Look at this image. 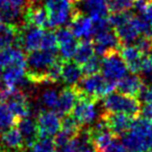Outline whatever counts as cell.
<instances>
[{
  "mask_svg": "<svg viewBox=\"0 0 152 152\" xmlns=\"http://www.w3.org/2000/svg\"><path fill=\"white\" fill-rule=\"evenodd\" d=\"M39 139L53 137L61 130V119L55 112L42 110L36 118Z\"/></svg>",
  "mask_w": 152,
  "mask_h": 152,
  "instance_id": "30bf717a",
  "label": "cell"
},
{
  "mask_svg": "<svg viewBox=\"0 0 152 152\" xmlns=\"http://www.w3.org/2000/svg\"><path fill=\"white\" fill-rule=\"evenodd\" d=\"M59 92L54 89H47L40 95L38 100L39 112L45 108L49 110H54L56 106L57 100H58Z\"/></svg>",
  "mask_w": 152,
  "mask_h": 152,
  "instance_id": "4316f807",
  "label": "cell"
},
{
  "mask_svg": "<svg viewBox=\"0 0 152 152\" xmlns=\"http://www.w3.org/2000/svg\"><path fill=\"white\" fill-rule=\"evenodd\" d=\"M16 126L19 128L22 137L25 142L27 149H30L34 143L39 140L38 128H37V122L31 117H26L18 121Z\"/></svg>",
  "mask_w": 152,
  "mask_h": 152,
  "instance_id": "7402d4cb",
  "label": "cell"
},
{
  "mask_svg": "<svg viewBox=\"0 0 152 152\" xmlns=\"http://www.w3.org/2000/svg\"><path fill=\"white\" fill-rule=\"evenodd\" d=\"M9 25H10V23H7V22L4 20V18L0 15V32L3 31V30H4Z\"/></svg>",
  "mask_w": 152,
  "mask_h": 152,
  "instance_id": "8d00e7d4",
  "label": "cell"
},
{
  "mask_svg": "<svg viewBox=\"0 0 152 152\" xmlns=\"http://www.w3.org/2000/svg\"><path fill=\"white\" fill-rule=\"evenodd\" d=\"M20 26L10 24L3 31L0 32V51L11 47H17V39Z\"/></svg>",
  "mask_w": 152,
  "mask_h": 152,
  "instance_id": "484cf974",
  "label": "cell"
},
{
  "mask_svg": "<svg viewBox=\"0 0 152 152\" xmlns=\"http://www.w3.org/2000/svg\"><path fill=\"white\" fill-rule=\"evenodd\" d=\"M97 102L98 101L96 100L80 94L78 101L74 106L71 115L83 127L91 126L97 119Z\"/></svg>",
  "mask_w": 152,
  "mask_h": 152,
  "instance_id": "ba28073f",
  "label": "cell"
},
{
  "mask_svg": "<svg viewBox=\"0 0 152 152\" xmlns=\"http://www.w3.org/2000/svg\"><path fill=\"white\" fill-rule=\"evenodd\" d=\"M127 152H152V121L139 117L121 137Z\"/></svg>",
  "mask_w": 152,
  "mask_h": 152,
  "instance_id": "7a4b0ae2",
  "label": "cell"
},
{
  "mask_svg": "<svg viewBox=\"0 0 152 152\" xmlns=\"http://www.w3.org/2000/svg\"><path fill=\"white\" fill-rule=\"evenodd\" d=\"M61 56L47 50H36L26 56L25 76L31 85L48 83V73L50 68L58 61Z\"/></svg>",
  "mask_w": 152,
  "mask_h": 152,
  "instance_id": "6da1fadb",
  "label": "cell"
},
{
  "mask_svg": "<svg viewBox=\"0 0 152 152\" xmlns=\"http://www.w3.org/2000/svg\"><path fill=\"white\" fill-rule=\"evenodd\" d=\"M99 118L103 121L110 131L120 139L124 133L130 129L134 119L125 114H115L102 110Z\"/></svg>",
  "mask_w": 152,
  "mask_h": 152,
  "instance_id": "4fadbf2b",
  "label": "cell"
},
{
  "mask_svg": "<svg viewBox=\"0 0 152 152\" xmlns=\"http://www.w3.org/2000/svg\"><path fill=\"white\" fill-rule=\"evenodd\" d=\"M102 152H127V150L125 148L124 144L119 142L118 140H116Z\"/></svg>",
  "mask_w": 152,
  "mask_h": 152,
  "instance_id": "836d02e7",
  "label": "cell"
},
{
  "mask_svg": "<svg viewBox=\"0 0 152 152\" xmlns=\"http://www.w3.org/2000/svg\"><path fill=\"white\" fill-rule=\"evenodd\" d=\"M23 25H30L42 29H50L49 26V17L44 7L39 3L26 4L22 16Z\"/></svg>",
  "mask_w": 152,
  "mask_h": 152,
  "instance_id": "5bb4252c",
  "label": "cell"
},
{
  "mask_svg": "<svg viewBox=\"0 0 152 152\" xmlns=\"http://www.w3.org/2000/svg\"><path fill=\"white\" fill-rule=\"evenodd\" d=\"M83 69L79 64L75 61L67 59L61 63V78L67 86H76L83 78Z\"/></svg>",
  "mask_w": 152,
  "mask_h": 152,
  "instance_id": "44dd1931",
  "label": "cell"
},
{
  "mask_svg": "<svg viewBox=\"0 0 152 152\" xmlns=\"http://www.w3.org/2000/svg\"><path fill=\"white\" fill-rule=\"evenodd\" d=\"M92 41H93L95 52L101 57H103L104 55L112 52V51H119L122 46L113 28H108V29L96 32Z\"/></svg>",
  "mask_w": 152,
  "mask_h": 152,
  "instance_id": "7c38bea8",
  "label": "cell"
},
{
  "mask_svg": "<svg viewBox=\"0 0 152 152\" xmlns=\"http://www.w3.org/2000/svg\"><path fill=\"white\" fill-rule=\"evenodd\" d=\"M55 36L58 43V51L61 53V57L64 61L72 59L77 49L78 41L76 40L74 34L70 31L69 28L59 27L55 30Z\"/></svg>",
  "mask_w": 152,
  "mask_h": 152,
  "instance_id": "e0dca14e",
  "label": "cell"
},
{
  "mask_svg": "<svg viewBox=\"0 0 152 152\" xmlns=\"http://www.w3.org/2000/svg\"><path fill=\"white\" fill-rule=\"evenodd\" d=\"M45 31V29L34 26L21 25L17 39V47L28 53L40 50Z\"/></svg>",
  "mask_w": 152,
  "mask_h": 152,
  "instance_id": "52a82bcc",
  "label": "cell"
},
{
  "mask_svg": "<svg viewBox=\"0 0 152 152\" xmlns=\"http://www.w3.org/2000/svg\"><path fill=\"white\" fill-rule=\"evenodd\" d=\"M126 64L121 57L118 50L112 51L102 57L101 73L105 78L118 83L124 76L127 75Z\"/></svg>",
  "mask_w": 152,
  "mask_h": 152,
  "instance_id": "8992f818",
  "label": "cell"
},
{
  "mask_svg": "<svg viewBox=\"0 0 152 152\" xmlns=\"http://www.w3.org/2000/svg\"><path fill=\"white\" fill-rule=\"evenodd\" d=\"M1 102H4L14 116L21 120L32 114V104L30 98L23 90H16L9 94Z\"/></svg>",
  "mask_w": 152,
  "mask_h": 152,
  "instance_id": "9c48e42d",
  "label": "cell"
},
{
  "mask_svg": "<svg viewBox=\"0 0 152 152\" xmlns=\"http://www.w3.org/2000/svg\"><path fill=\"white\" fill-rule=\"evenodd\" d=\"M26 1H27L26 4H34V3H39L41 0H26Z\"/></svg>",
  "mask_w": 152,
  "mask_h": 152,
  "instance_id": "74e56055",
  "label": "cell"
},
{
  "mask_svg": "<svg viewBox=\"0 0 152 152\" xmlns=\"http://www.w3.org/2000/svg\"><path fill=\"white\" fill-rule=\"evenodd\" d=\"M41 49L42 50L51 51V52H54V53H56L58 51V43H57L56 36H55V31L50 29L45 31Z\"/></svg>",
  "mask_w": 152,
  "mask_h": 152,
  "instance_id": "4dcf8cb0",
  "label": "cell"
},
{
  "mask_svg": "<svg viewBox=\"0 0 152 152\" xmlns=\"http://www.w3.org/2000/svg\"><path fill=\"white\" fill-rule=\"evenodd\" d=\"M79 96L80 93L76 86H67L59 91L58 100L53 110L61 117L70 115L78 101Z\"/></svg>",
  "mask_w": 152,
  "mask_h": 152,
  "instance_id": "9a60e30c",
  "label": "cell"
},
{
  "mask_svg": "<svg viewBox=\"0 0 152 152\" xmlns=\"http://www.w3.org/2000/svg\"><path fill=\"white\" fill-rule=\"evenodd\" d=\"M18 121L19 120L14 116L7 104L0 101V133L11 127L16 126Z\"/></svg>",
  "mask_w": 152,
  "mask_h": 152,
  "instance_id": "83f0119b",
  "label": "cell"
},
{
  "mask_svg": "<svg viewBox=\"0 0 152 152\" xmlns=\"http://www.w3.org/2000/svg\"><path fill=\"white\" fill-rule=\"evenodd\" d=\"M119 52H120V55L124 61V63L126 64L127 69L131 73H141L142 68H143L144 58L146 56L144 53H142L135 46L129 44L122 45Z\"/></svg>",
  "mask_w": 152,
  "mask_h": 152,
  "instance_id": "d6986e66",
  "label": "cell"
},
{
  "mask_svg": "<svg viewBox=\"0 0 152 152\" xmlns=\"http://www.w3.org/2000/svg\"><path fill=\"white\" fill-rule=\"evenodd\" d=\"M76 87L78 88L81 95L99 101L116 90L117 81L110 80L102 74L97 73L93 75H86L76 85Z\"/></svg>",
  "mask_w": 152,
  "mask_h": 152,
  "instance_id": "3957f363",
  "label": "cell"
},
{
  "mask_svg": "<svg viewBox=\"0 0 152 152\" xmlns=\"http://www.w3.org/2000/svg\"><path fill=\"white\" fill-rule=\"evenodd\" d=\"M145 81L144 78L137 74H127L122 79L117 83L116 90L121 94L128 95L131 97H141L144 89H145Z\"/></svg>",
  "mask_w": 152,
  "mask_h": 152,
  "instance_id": "ac0fdd59",
  "label": "cell"
},
{
  "mask_svg": "<svg viewBox=\"0 0 152 152\" xmlns=\"http://www.w3.org/2000/svg\"><path fill=\"white\" fill-rule=\"evenodd\" d=\"M69 1L73 5H77V4H79V3H80L81 1H83V0H69Z\"/></svg>",
  "mask_w": 152,
  "mask_h": 152,
  "instance_id": "f35d334b",
  "label": "cell"
},
{
  "mask_svg": "<svg viewBox=\"0 0 152 152\" xmlns=\"http://www.w3.org/2000/svg\"><path fill=\"white\" fill-rule=\"evenodd\" d=\"M141 17L148 23L149 25H152V1H148L144 12L141 14Z\"/></svg>",
  "mask_w": 152,
  "mask_h": 152,
  "instance_id": "e575fe53",
  "label": "cell"
},
{
  "mask_svg": "<svg viewBox=\"0 0 152 152\" xmlns=\"http://www.w3.org/2000/svg\"><path fill=\"white\" fill-rule=\"evenodd\" d=\"M133 3L134 0H107L108 12L110 14L128 12L130 9H133Z\"/></svg>",
  "mask_w": 152,
  "mask_h": 152,
  "instance_id": "f546056e",
  "label": "cell"
},
{
  "mask_svg": "<svg viewBox=\"0 0 152 152\" xmlns=\"http://www.w3.org/2000/svg\"><path fill=\"white\" fill-rule=\"evenodd\" d=\"M17 64H26V55L22 49L11 47L0 51V69Z\"/></svg>",
  "mask_w": 152,
  "mask_h": 152,
  "instance_id": "cb8c5ba5",
  "label": "cell"
},
{
  "mask_svg": "<svg viewBox=\"0 0 152 152\" xmlns=\"http://www.w3.org/2000/svg\"><path fill=\"white\" fill-rule=\"evenodd\" d=\"M30 152H52L55 150L54 142L52 137L39 139L30 148Z\"/></svg>",
  "mask_w": 152,
  "mask_h": 152,
  "instance_id": "1f68e13d",
  "label": "cell"
},
{
  "mask_svg": "<svg viewBox=\"0 0 152 152\" xmlns=\"http://www.w3.org/2000/svg\"><path fill=\"white\" fill-rule=\"evenodd\" d=\"M16 152H27V150H21V151H16Z\"/></svg>",
  "mask_w": 152,
  "mask_h": 152,
  "instance_id": "60d3db41",
  "label": "cell"
},
{
  "mask_svg": "<svg viewBox=\"0 0 152 152\" xmlns=\"http://www.w3.org/2000/svg\"><path fill=\"white\" fill-rule=\"evenodd\" d=\"M44 7L49 17L50 30H52L53 28L57 29L70 21L75 5L69 0H44Z\"/></svg>",
  "mask_w": 152,
  "mask_h": 152,
  "instance_id": "5b68a950",
  "label": "cell"
},
{
  "mask_svg": "<svg viewBox=\"0 0 152 152\" xmlns=\"http://www.w3.org/2000/svg\"><path fill=\"white\" fill-rule=\"evenodd\" d=\"M94 53H95V48L93 41L90 39H83L77 45V49L74 54V61L81 66L91 57H93L95 55Z\"/></svg>",
  "mask_w": 152,
  "mask_h": 152,
  "instance_id": "d4e9b609",
  "label": "cell"
},
{
  "mask_svg": "<svg viewBox=\"0 0 152 152\" xmlns=\"http://www.w3.org/2000/svg\"><path fill=\"white\" fill-rule=\"evenodd\" d=\"M101 64L102 57L99 55H94L93 57L86 61L83 65H81L83 75H93L101 72Z\"/></svg>",
  "mask_w": 152,
  "mask_h": 152,
  "instance_id": "f1b7e54d",
  "label": "cell"
},
{
  "mask_svg": "<svg viewBox=\"0 0 152 152\" xmlns=\"http://www.w3.org/2000/svg\"><path fill=\"white\" fill-rule=\"evenodd\" d=\"M141 98L143 100L144 104L152 103V81L145 86V89L142 93Z\"/></svg>",
  "mask_w": 152,
  "mask_h": 152,
  "instance_id": "d6a6232c",
  "label": "cell"
},
{
  "mask_svg": "<svg viewBox=\"0 0 152 152\" xmlns=\"http://www.w3.org/2000/svg\"><path fill=\"white\" fill-rule=\"evenodd\" d=\"M102 108L104 112L115 114H125L137 119L141 116L142 104L139 98L131 97L121 93H110L103 99Z\"/></svg>",
  "mask_w": 152,
  "mask_h": 152,
  "instance_id": "277c9868",
  "label": "cell"
},
{
  "mask_svg": "<svg viewBox=\"0 0 152 152\" xmlns=\"http://www.w3.org/2000/svg\"><path fill=\"white\" fill-rule=\"evenodd\" d=\"M81 11L92 20L107 18V0H83ZM80 2V3H81Z\"/></svg>",
  "mask_w": 152,
  "mask_h": 152,
  "instance_id": "603a6c76",
  "label": "cell"
},
{
  "mask_svg": "<svg viewBox=\"0 0 152 152\" xmlns=\"http://www.w3.org/2000/svg\"><path fill=\"white\" fill-rule=\"evenodd\" d=\"M25 7L24 0H0V15L7 23L21 26Z\"/></svg>",
  "mask_w": 152,
  "mask_h": 152,
  "instance_id": "2e32d148",
  "label": "cell"
},
{
  "mask_svg": "<svg viewBox=\"0 0 152 152\" xmlns=\"http://www.w3.org/2000/svg\"><path fill=\"white\" fill-rule=\"evenodd\" d=\"M68 28L75 38L78 39H90V37L94 34L93 21L79 7H77V5L74 7Z\"/></svg>",
  "mask_w": 152,
  "mask_h": 152,
  "instance_id": "8fae6325",
  "label": "cell"
},
{
  "mask_svg": "<svg viewBox=\"0 0 152 152\" xmlns=\"http://www.w3.org/2000/svg\"><path fill=\"white\" fill-rule=\"evenodd\" d=\"M68 152H97L89 127H83L69 143Z\"/></svg>",
  "mask_w": 152,
  "mask_h": 152,
  "instance_id": "ffe728a7",
  "label": "cell"
},
{
  "mask_svg": "<svg viewBox=\"0 0 152 152\" xmlns=\"http://www.w3.org/2000/svg\"><path fill=\"white\" fill-rule=\"evenodd\" d=\"M150 55H152V44H151V49H150V53H149Z\"/></svg>",
  "mask_w": 152,
  "mask_h": 152,
  "instance_id": "ab89813d",
  "label": "cell"
},
{
  "mask_svg": "<svg viewBox=\"0 0 152 152\" xmlns=\"http://www.w3.org/2000/svg\"><path fill=\"white\" fill-rule=\"evenodd\" d=\"M141 115L144 117V118L152 121V103L144 104V106H142Z\"/></svg>",
  "mask_w": 152,
  "mask_h": 152,
  "instance_id": "d590c367",
  "label": "cell"
}]
</instances>
